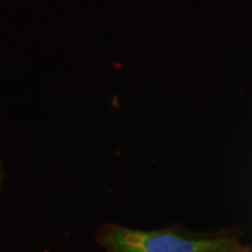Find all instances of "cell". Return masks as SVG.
I'll use <instances>...</instances> for the list:
<instances>
[{
  "label": "cell",
  "instance_id": "6da1fadb",
  "mask_svg": "<svg viewBox=\"0 0 252 252\" xmlns=\"http://www.w3.org/2000/svg\"><path fill=\"white\" fill-rule=\"evenodd\" d=\"M95 238L105 252H252L234 231L196 233L182 224L137 230L107 223L97 230Z\"/></svg>",
  "mask_w": 252,
  "mask_h": 252
}]
</instances>
